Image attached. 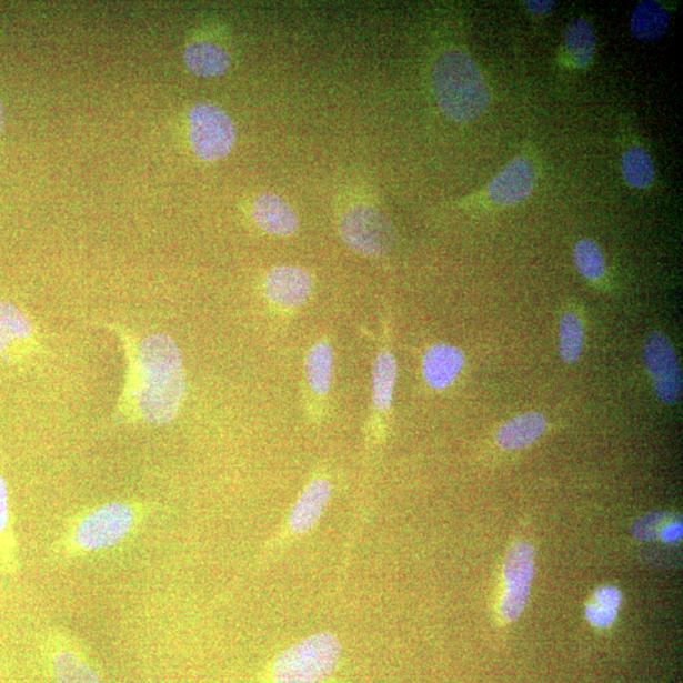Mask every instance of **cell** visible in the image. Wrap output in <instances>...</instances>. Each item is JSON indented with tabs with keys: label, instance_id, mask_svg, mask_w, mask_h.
I'll return each mask as SVG.
<instances>
[{
	"label": "cell",
	"instance_id": "obj_14",
	"mask_svg": "<svg viewBox=\"0 0 683 683\" xmlns=\"http://www.w3.org/2000/svg\"><path fill=\"white\" fill-rule=\"evenodd\" d=\"M252 215L261 230L270 234L291 235L298 230V218L293 209L277 195L259 197Z\"/></svg>",
	"mask_w": 683,
	"mask_h": 683
},
{
	"label": "cell",
	"instance_id": "obj_29",
	"mask_svg": "<svg viewBox=\"0 0 683 683\" xmlns=\"http://www.w3.org/2000/svg\"><path fill=\"white\" fill-rule=\"evenodd\" d=\"M9 522V501L8 486L6 480L0 475V534L6 531Z\"/></svg>",
	"mask_w": 683,
	"mask_h": 683
},
{
	"label": "cell",
	"instance_id": "obj_6",
	"mask_svg": "<svg viewBox=\"0 0 683 683\" xmlns=\"http://www.w3.org/2000/svg\"><path fill=\"white\" fill-rule=\"evenodd\" d=\"M340 232L343 242L364 257H384L395 244L393 225L370 207L350 209L342 218Z\"/></svg>",
	"mask_w": 683,
	"mask_h": 683
},
{
	"label": "cell",
	"instance_id": "obj_25",
	"mask_svg": "<svg viewBox=\"0 0 683 683\" xmlns=\"http://www.w3.org/2000/svg\"><path fill=\"white\" fill-rule=\"evenodd\" d=\"M681 521V516L669 512H655L646 514L634 523L632 534L640 542H653L660 539L663 528Z\"/></svg>",
	"mask_w": 683,
	"mask_h": 683
},
{
	"label": "cell",
	"instance_id": "obj_21",
	"mask_svg": "<svg viewBox=\"0 0 683 683\" xmlns=\"http://www.w3.org/2000/svg\"><path fill=\"white\" fill-rule=\"evenodd\" d=\"M309 386L318 395H325L331 389L333 376V350L330 344L319 342L307 358Z\"/></svg>",
	"mask_w": 683,
	"mask_h": 683
},
{
	"label": "cell",
	"instance_id": "obj_10",
	"mask_svg": "<svg viewBox=\"0 0 683 683\" xmlns=\"http://www.w3.org/2000/svg\"><path fill=\"white\" fill-rule=\"evenodd\" d=\"M34 328L30 318L8 302H0V359L17 361L36 350Z\"/></svg>",
	"mask_w": 683,
	"mask_h": 683
},
{
	"label": "cell",
	"instance_id": "obj_24",
	"mask_svg": "<svg viewBox=\"0 0 683 683\" xmlns=\"http://www.w3.org/2000/svg\"><path fill=\"white\" fill-rule=\"evenodd\" d=\"M584 325L575 313H564L560 323V354L566 364L576 363L584 350Z\"/></svg>",
	"mask_w": 683,
	"mask_h": 683
},
{
	"label": "cell",
	"instance_id": "obj_27",
	"mask_svg": "<svg viewBox=\"0 0 683 683\" xmlns=\"http://www.w3.org/2000/svg\"><path fill=\"white\" fill-rule=\"evenodd\" d=\"M595 600L599 606L615 609L622 604V595L615 587H603L595 592Z\"/></svg>",
	"mask_w": 683,
	"mask_h": 683
},
{
	"label": "cell",
	"instance_id": "obj_17",
	"mask_svg": "<svg viewBox=\"0 0 683 683\" xmlns=\"http://www.w3.org/2000/svg\"><path fill=\"white\" fill-rule=\"evenodd\" d=\"M596 46L594 27L586 18H575L569 23L564 31L563 49L573 68L586 70L594 61Z\"/></svg>",
	"mask_w": 683,
	"mask_h": 683
},
{
	"label": "cell",
	"instance_id": "obj_11",
	"mask_svg": "<svg viewBox=\"0 0 683 683\" xmlns=\"http://www.w3.org/2000/svg\"><path fill=\"white\" fill-rule=\"evenodd\" d=\"M312 289L311 273L295 267L271 270L265 282L267 297L273 304L287 309L302 307Z\"/></svg>",
	"mask_w": 683,
	"mask_h": 683
},
{
	"label": "cell",
	"instance_id": "obj_18",
	"mask_svg": "<svg viewBox=\"0 0 683 683\" xmlns=\"http://www.w3.org/2000/svg\"><path fill=\"white\" fill-rule=\"evenodd\" d=\"M630 26L634 39L637 41L657 42L667 34L671 16L660 2L642 0L634 8Z\"/></svg>",
	"mask_w": 683,
	"mask_h": 683
},
{
	"label": "cell",
	"instance_id": "obj_1",
	"mask_svg": "<svg viewBox=\"0 0 683 683\" xmlns=\"http://www.w3.org/2000/svg\"><path fill=\"white\" fill-rule=\"evenodd\" d=\"M125 344V386L118 416L129 423L167 425L184 403L187 380L178 344L167 334H150L140 342L122 337Z\"/></svg>",
	"mask_w": 683,
	"mask_h": 683
},
{
	"label": "cell",
	"instance_id": "obj_2",
	"mask_svg": "<svg viewBox=\"0 0 683 683\" xmlns=\"http://www.w3.org/2000/svg\"><path fill=\"white\" fill-rule=\"evenodd\" d=\"M433 89L442 113L459 123L476 121L490 107V90L478 63L469 53L450 50L432 70Z\"/></svg>",
	"mask_w": 683,
	"mask_h": 683
},
{
	"label": "cell",
	"instance_id": "obj_5",
	"mask_svg": "<svg viewBox=\"0 0 683 683\" xmlns=\"http://www.w3.org/2000/svg\"><path fill=\"white\" fill-rule=\"evenodd\" d=\"M540 170L532 154L523 152L508 163L471 202L508 208L525 202L539 184Z\"/></svg>",
	"mask_w": 683,
	"mask_h": 683
},
{
	"label": "cell",
	"instance_id": "obj_3",
	"mask_svg": "<svg viewBox=\"0 0 683 683\" xmlns=\"http://www.w3.org/2000/svg\"><path fill=\"white\" fill-rule=\"evenodd\" d=\"M341 643L332 633H318L290 646L273 664L275 683H324L340 661Z\"/></svg>",
	"mask_w": 683,
	"mask_h": 683
},
{
	"label": "cell",
	"instance_id": "obj_13",
	"mask_svg": "<svg viewBox=\"0 0 683 683\" xmlns=\"http://www.w3.org/2000/svg\"><path fill=\"white\" fill-rule=\"evenodd\" d=\"M332 495L330 481L315 479L309 484L303 494L299 496L293 510H291L289 525L295 534H304L312 531L321 519L324 509Z\"/></svg>",
	"mask_w": 683,
	"mask_h": 683
},
{
	"label": "cell",
	"instance_id": "obj_22",
	"mask_svg": "<svg viewBox=\"0 0 683 683\" xmlns=\"http://www.w3.org/2000/svg\"><path fill=\"white\" fill-rule=\"evenodd\" d=\"M52 667L58 683H103L97 672L78 653L70 650L54 653Z\"/></svg>",
	"mask_w": 683,
	"mask_h": 683
},
{
	"label": "cell",
	"instance_id": "obj_9",
	"mask_svg": "<svg viewBox=\"0 0 683 683\" xmlns=\"http://www.w3.org/2000/svg\"><path fill=\"white\" fill-rule=\"evenodd\" d=\"M534 549L528 543H516L510 549L504 563L505 594L500 613L506 622L522 616L531 595L534 577Z\"/></svg>",
	"mask_w": 683,
	"mask_h": 683
},
{
	"label": "cell",
	"instance_id": "obj_30",
	"mask_svg": "<svg viewBox=\"0 0 683 683\" xmlns=\"http://www.w3.org/2000/svg\"><path fill=\"white\" fill-rule=\"evenodd\" d=\"M683 526L682 521L673 522L663 528L660 534V540L664 543H676L682 539Z\"/></svg>",
	"mask_w": 683,
	"mask_h": 683
},
{
	"label": "cell",
	"instance_id": "obj_20",
	"mask_svg": "<svg viewBox=\"0 0 683 683\" xmlns=\"http://www.w3.org/2000/svg\"><path fill=\"white\" fill-rule=\"evenodd\" d=\"M398 378V364L390 352H381L373 366L372 391L373 405L380 412H388L393 404L394 388Z\"/></svg>",
	"mask_w": 683,
	"mask_h": 683
},
{
	"label": "cell",
	"instance_id": "obj_15",
	"mask_svg": "<svg viewBox=\"0 0 683 683\" xmlns=\"http://www.w3.org/2000/svg\"><path fill=\"white\" fill-rule=\"evenodd\" d=\"M545 430L546 421L542 414L525 413L501 425L495 440L501 450L518 451L539 441Z\"/></svg>",
	"mask_w": 683,
	"mask_h": 683
},
{
	"label": "cell",
	"instance_id": "obj_16",
	"mask_svg": "<svg viewBox=\"0 0 683 683\" xmlns=\"http://www.w3.org/2000/svg\"><path fill=\"white\" fill-rule=\"evenodd\" d=\"M184 62L191 74L199 78H218L231 67V57L221 46L195 41L187 46Z\"/></svg>",
	"mask_w": 683,
	"mask_h": 683
},
{
	"label": "cell",
	"instance_id": "obj_23",
	"mask_svg": "<svg viewBox=\"0 0 683 683\" xmlns=\"http://www.w3.org/2000/svg\"><path fill=\"white\" fill-rule=\"evenodd\" d=\"M573 260L580 275L587 281L599 282L605 278V257L595 241L590 239L579 241L573 250Z\"/></svg>",
	"mask_w": 683,
	"mask_h": 683
},
{
	"label": "cell",
	"instance_id": "obj_31",
	"mask_svg": "<svg viewBox=\"0 0 683 683\" xmlns=\"http://www.w3.org/2000/svg\"><path fill=\"white\" fill-rule=\"evenodd\" d=\"M4 108L2 102H0V134H2L4 130Z\"/></svg>",
	"mask_w": 683,
	"mask_h": 683
},
{
	"label": "cell",
	"instance_id": "obj_12",
	"mask_svg": "<svg viewBox=\"0 0 683 683\" xmlns=\"http://www.w3.org/2000/svg\"><path fill=\"white\" fill-rule=\"evenodd\" d=\"M466 362L464 353L451 344H435L428 350L423 359V373L426 384L434 390L449 389Z\"/></svg>",
	"mask_w": 683,
	"mask_h": 683
},
{
	"label": "cell",
	"instance_id": "obj_28",
	"mask_svg": "<svg viewBox=\"0 0 683 683\" xmlns=\"http://www.w3.org/2000/svg\"><path fill=\"white\" fill-rule=\"evenodd\" d=\"M523 7L533 17H545L553 12L555 2L554 0H525Z\"/></svg>",
	"mask_w": 683,
	"mask_h": 683
},
{
	"label": "cell",
	"instance_id": "obj_26",
	"mask_svg": "<svg viewBox=\"0 0 683 683\" xmlns=\"http://www.w3.org/2000/svg\"><path fill=\"white\" fill-rule=\"evenodd\" d=\"M616 612L617 610L615 609L589 605L586 607V617L592 625L607 627L615 622Z\"/></svg>",
	"mask_w": 683,
	"mask_h": 683
},
{
	"label": "cell",
	"instance_id": "obj_19",
	"mask_svg": "<svg viewBox=\"0 0 683 683\" xmlns=\"http://www.w3.org/2000/svg\"><path fill=\"white\" fill-rule=\"evenodd\" d=\"M622 174L627 187L649 190L654 184L655 169L652 157L641 144H633L622 154Z\"/></svg>",
	"mask_w": 683,
	"mask_h": 683
},
{
	"label": "cell",
	"instance_id": "obj_8",
	"mask_svg": "<svg viewBox=\"0 0 683 683\" xmlns=\"http://www.w3.org/2000/svg\"><path fill=\"white\" fill-rule=\"evenodd\" d=\"M643 363L652 380L654 394L666 405H676L682 398V371L675 349L666 335L655 332L646 339Z\"/></svg>",
	"mask_w": 683,
	"mask_h": 683
},
{
	"label": "cell",
	"instance_id": "obj_4",
	"mask_svg": "<svg viewBox=\"0 0 683 683\" xmlns=\"http://www.w3.org/2000/svg\"><path fill=\"white\" fill-rule=\"evenodd\" d=\"M188 123L189 142L198 159L214 162L231 153L235 129L224 109L213 103H197L190 108Z\"/></svg>",
	"mask_w": 683,
	"mask_h": 683
},
{
	"label": "cell",
	"instance_id": "obj_7",
	"mask_svg": "<svg viewBox=\"0 0 683 683\" xmlns=\"http://www.w3.org/2000/svg\"><path fill=\"white\" fill-rule=\"evenodd\" d=\"M134 512L124 503L100 506L81 519L74 532L79 550L93 552L121 543L132 530Z\"/></svg>",
	"mask_w": 683,
	"mask_h": 683
}]
</instances>
